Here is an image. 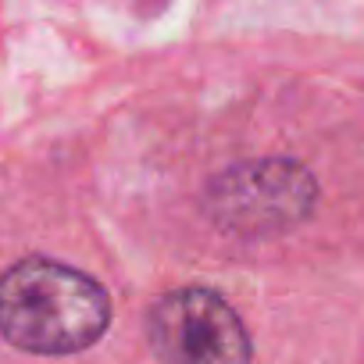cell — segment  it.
Wrapping results in <instances>:
<instances>
[{"instance_id": "obj_1", "label": "cell", "mask_w": 364, "mask_h": 364, "mask_svg": "<svg viewBox=\"0 0 364 364\" xmlns=\"http://www.w3.org/2000/svg\"><path fill=\"white\" fill-rule=\"evenodd\" d=\"M111 325L104 286L50 257H26L0 275V332L29 353H75Z\"/></svg>"}, {"instance_id": "obj_2", "label": "cell", "mask_w": 364, "mask_h": 364, "mask_svg": "<svg viewBox=\"0 0 364 364\" xmlns=\"http://www.w3.org/2000/svg\"><path fill=\"white\" fill-rule=\"evenodd\" d=\"M318 186L304 164L286 157L247 161L218 175L208 190L211 218L243 236H264L300 225L314 208Z\"/></svg>"}, {"instance_id": "obj_3", "label": "cell", "mask_w": 364, "mask_h": 364, "mask_svg": "<svg viewBox=\"0 0 364 364\" xmlns=\"http://www.w3.org/2000/svg\"><path fill=\"white\" fill-rule=\"evenodd\" d=\"M146 336L164 364H250L240 314L204 286H186L150 307Z\"/></svg>"}]
</instances>
